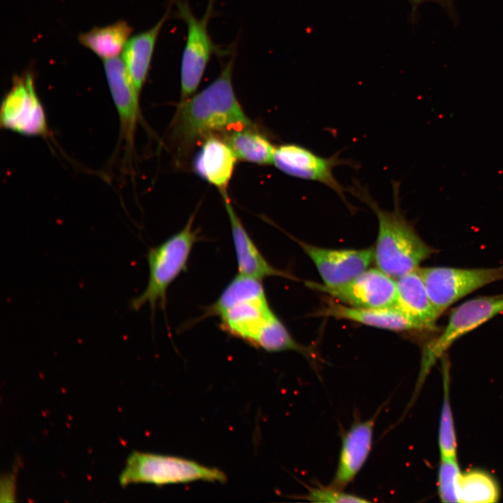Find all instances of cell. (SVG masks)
<instances>
[{
	"label": "cell",
	"mask_w": 503,
	"mask_h": 503,
	"mask_svg": "<svg viewBox=\"0 0 503 503\" xmlns=\"http://www.w3.org/2000/svg\"><path fill=\"white\" fill-rule=\"evenodd\" d=\"M234 55L218 77L195 95L180 101L172 136L179 153L185 154L197 142L215 132L253 126L235 94L232 75Z\"/></svg>",
	"instance_id": "1"
},
{
	"label": "cell",
	"mask_w": 503,
	"mask_h": 503,
	"mask_svg": "<svg viewBox=\"0 0 503 503\" xmlns=\"http://www.w3.org/2000/svg\"><path fill=\"white\" fill-rule=\"evenodd\" d=\"M348 191L365 203L376 214L379 230L374 259L379 269L398 278L418 268L419 264L430 258L435 250L417 233L400 207V183L392 181L394 208L382 209L372 197L367 187L358 181Z\"/></svg>",
	"instance_id": "2"
},
{
	"label": "cell",
	"mask_w": 503,
	"mask_h": 503,
	"mask_svg": "<svg viewBox=\"0 0 503 503\" xmlns=\"http://www.w3.org/2000/svg\"><path fill=\"white\" fill-rule=\"evenodd\" d=\"M203 316H218L224 332L255 347L263 329L277 315L270 306L262 280L238 273Z\"/></svg>",
	"instance_id": "3"
},
{
	"label": "cell",
	"mask_w": 503,
	"mask_h": 503,
	"mask_svg": "<svg viewBox=\"0 0 503 503\" xmlns=\"http://www.w3.org/2000/svg\"><path fill=\"white\" fill-rule=\"evenodd\" d=\"M195 214L189 218L185 226L160 245L150 247L147 254L149 278L145 289L129 304L131 309L138 311L149 305L152 314L157 305L164 309L167 290L173 281L187 267L198 232L194 230Z\"/></svg>",
	"instance_id": "4"
},
{
	"label": "cell",
	"mask_w": 503,
	"mask_h": 503,
	"mask_svg": "<svg viewBox=\"0 0 503 503\" xmlns=\"http://www.w3.org/2000/svg\"><path fill=\"white\" fill-rule=\"evenodd\" d=\"M121 486L146 483L156 486L186 483L198 481L224 482L220 469L180 457L134 451L119 475Z\"/></svg>",
	"instance_id": "5"
},
{
	"label": "cell",
	"mask_w": 503,
	"mask_h": 503,
	"mask_svg": "<svg viewBox=\"0 0 503 503\" xmlns=\"http://www.w3.org/2000/svg\"><path fill=\"white\" fill-rule=\"evenodd\" d=\"M214 2V0H209L206 11L201 18L194 15L187 1L179 0L176 3L177 16L187 26L180 66V101L191 96L197 89L212 53L218 50L207 29Z\"/></svg>",
	"instance_id": "6"
},
{
	"label": "cell",
	"mask_w": 503,
	"mask_h": 503,
	"mask_svg": "<svg viewBox=\"0 0 503 503\" xmlns=\"http://www.w3.org/2000/svg\"><path fill=\"white\" fill-rule=\"evenodd\" d=\"M502 312L503 293L473 298L452 310L440 335L424 347L418 383L453 342Z\"/></svg>",
	"instance_id": "7"
},
{
	"label": "cell",
	"mask_w": 503,
	"mask_h": 503,
	"mask_svg": "<svg viewBox=\"0 0 503 503\" xmlns=\"http://www.w3.org/2000/svg\"><path fill=\"white\" fill-rule=\"evenodd\" d=\"M429 298L441 315L451 305L490 283L503 280V267L419 268Z\"/></svg>",
	"instance_id": "8"
},
{
	"label": "cell",
	"mask_w": 503,
	"mask_h": 503,
	"mask_svg": "<svg viewBox=\"0 0 503 503\" xmlns=\"http://www.w3.org/2000/svg\"><path fill=\"white\" fill-rule=\"evenodd\" d=\"M2 129L32 137L48 134L45 112L37 94L33 73L28 71L13 79L0 108Z\"/></svg>",
	"instance_id": "9"
},
{
	"label": "cell",
	"mask_w": 503,
	"mask_h": 503,
	"mask_svg": "<svg viewBox=\"0 0 503 503\" xmlns=\"http://www.w3.org/2000/svg\"><path fill=\"white\" fill-rule=\"evenodd\" d=\"M339 151L329 157L316 154L296 143H285L276 147L273 164L282 172L297 178L320 182L334 191L353 210L347 199L346 189L335 178L333 170L340 165L353 166L354 163L340 157Z\"/></svg>",
	"instance_id": "10"
},
{
	"label": "cell",
	"mask_w": 503,
	"mask_h": 503,
	"mask_svg": "<svg viewBox=\"0 0 503 503\" xmlns=\"http://www.w3.org/2000/svg\"><path fill=\"white\" fill-rule=\"evenodd\" d=\"M307 286L323 292L340 302L356 307L376 308L394 306L396 283L380 269H367L351 280L335 286L305 282Z\"/></svg>",
	"instance_id": "11"
},
{
	"label": "cell",
	"mask_w": 503,
	"mask_h": 503,
	"mask_svg": "<svg viewBox=\"0 0 503 503\" xmlns=\"http://www.w3.org/2000/svg\"><path fill=\"white\" fill-rule=\"evenodd\" d=\"M314 263L327 286L343 284L367 269L374 259V248L328 249L293 238Z\"/></svg>",
	"instance_id": "12"
},
{
	"label": "cell",
	"mask_w": 503,
	"mask_h": 503,
	"mask_svg": "<svg viewBox=\"0 0 503 503\" xmlns=\"http://www.w3.org/2000/svg\"><path fill=\"white\" fill-rule=\"evenodd\" d=\"M103 68L112 101L118 113L121 136L128 150L133 147L140 119V94L122 59L103 61Z\"/></svg>",
	"instance_id": "13"
},
{
	"label": "cell",
	"mask_w": 503,
	"mask_h": 503,
	"mask_svg": "<svg viewBox=\"0 0 503 503\" xmlns=\"http://www.w3.org/2000/svg\"><path fill=\"white\" fill-rule=\"evenodd\" d=\"M377 416L356 423L343 435L337 467L330 486L343 490L362 469L372 449Z\"/></svg>",
	"instance_id": "14"
},
{
	"label": "cell",
	"mask_w": 503,
	"mask_h": 503,
	"mask_svg": "<svg viewBox=\"0 0 503 503\" xmlns=\"http://www.w3.org/2000/svg\"><path fill=\"white\" fill-rule=\"evenodd\" d=\"M221 194L231 228L238 273L261 280L268 277L295 279L291 274L272 266L265 258L234 210L227 192Z\"/></svg>",
	"instance_id": "15"
},
{
	"label": "cell",
	"mask_w": 503,
	"mask_h": 503,
	"mask_svg": "<svg viewBox=\"0 0 503 503\" xmlns=\"http://www.w3.org/2000/svg\"><path fill=\"white\" fill-rule=\"evenodd\" d=\"M315 312L318 316L345 319L378 328L402 332L423 330L421 327L395 306L387 307H356L330 300Z\"/></svg>",
	"instance_id": "16"
},
{
	"label": "cell",
	"mask_w": 503,
	"mask_h": 503,
	"mask_svg": "<svg viewBox=\"0 0 503 503\" xmlns=\"http://www.w3.org/2000/svg\"><path fill=\"white\" fill-rule=\"evenodd\" d=\"M394 306L418 323L423 330H437L441 316L428 294L419 268L397 278Z\"/></svg>",
	"instance_id": "17"
},
{
	"label": "cell",
	"mask_w": 503,
	"mask_h": 503,
	"mask_svg": "<svg viewBox=\"0 0 503 503\" xmlns=\"http://www.w3.org/2000/svg\"><path fill=\"white\" fill-rule=\"evenodd\" d=\"M237 159L224 139L210 135L203 140L194 168L201 177L224 193L226 192Z\"/></svg>",
	"instance_id": "18"
},
{
	"label": "cell",
	"mask_w": 503,
	"mask_h": 503,
	"mask_svg": "<svg viewBox=\"0 0 503 503\" xmlns=\"http://www.w3.org/2000/svg\"><path fill=\"white\" fill-rule=\"evenodd\" d=\"M169 14L170 7L153 27L131 36L123 50L122 59L140 93L150 68L157 38Z\"/></svg>",
	"instance_id": "19"
},
{
	"label": "cell",
	"mask_w": 503,
	"mask_h": 503,
	"mask_svg": "<svg viewBox=\"0 0 503 503\" xmlns=\"http://www.w3.org/2000/svg\"><path fill=\"white\" fill-rule=\"evenodd\" d=\"M133 31L129 24L122 20L115 23L96 27L78 36L81 45L103 61L117 57L124 50Z\"/></svg>",
	"instance_id": "20"
},
{
	"label": "cell",
	"mask_w": 503,
	"mask_h": 503,
	"mask_svg": "<svg viewBox=\"0 0 503 503\" xmlns=\"http://www.w3.org/2000/svg\"><path fill=\"white\" fill-rule=\"evenodd\" d=\"M224 134V140L237 159L261 165L273 163L276 147L254 126L231 130Z\"/></svg>",
	"instance_id": "21"
},
{
	"label": "cell",
	"mask_w": 503,
	"mask_h": 503,
	"mask_svg": "<svg viewBox=\"0 0 503 503\" xmlns=\"http://www.w3.org/2000/svg\"><path fill=\"white\" fill-rule=\"evenodd\" d=\"M459 502H496L500 497L497 481L490 474L481 469L461 473L458 485Z\"/></svg>",
	"instance_id": "22"
},
{
	"label": "cell",
	"mask_w": 503,
	"mask_h": 503,
	"mask_svg": "<svg viewBox=\"0 0 503 503\" xmlns=\"http://www.w3.org/2000/svg\"><path fill=\"white\" fill-rule=\"evenodd\" d=\"M444 398L439 420L438 442L441 458L457 457V441L449 400V367L443 362Z\"/></svg>",
	"instance_id": "23"
},
{
	"label": "cell",
	"mask_w": 503,
	"mask_h": 503,
	"mask_svg": "<svg viewBox=\"0 0 503 503\" xmlns=\"http://www.w3.org/2000/svg\"><path fill=\"white\" fill-rule=\"evenodd\" d=\"M461 472L457 457L441 458L437 490L442 502H459L458 485Z\"/></svg>",
	"instance_id": "24"
},
{
	"label": "cell",
	"mask_w": 503,
	"mask_h": 503,
	"mask_svg": "<svg viewBox=\"0 0 503 503\" xmlns=\"http://www.w3.org/2000/svg\"><path fill=\"white\" fill-rule=\"evenodd\" d=\"M307 490V493L298 498L319 503L370 502L367 499L353 494L344 493L342 489L330 485L329 486L308 488Z\"/></svg>",
	"instance_id": "25"
},
{
	"label": "cell",
	"mask_w": 503,
	"mask_h": 503,
	"mask_svg": "<svg viewBox=\"0 0 503 503\" xmlns=\"http://www.w3.org/2000/svg\"><path fill=\"white\" fill-rule=\"evenodd\" d=\"M409 1L414 7H417L421 3L425 2V1H435V2L442 4L443 6H445L446 7L451 6V0H409Z\"/></svg>",
	"instance_id": "26"
}]
</instances>
